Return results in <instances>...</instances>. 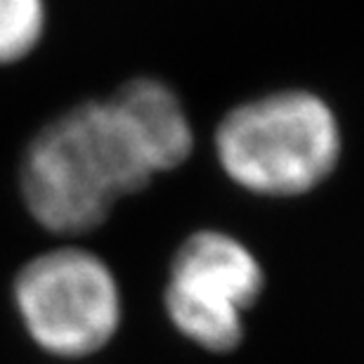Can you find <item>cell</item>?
<instances>
[{"instance_id":"obj_1","label":"cell","mask_w":364,"mask_h":364,"mask_svg":"<svg viewBox=\"0 0 364 364\" xmlns=\"http://www.w3.org/2000/svg\"><path fill=\"white\" fill-rule=\"evenodd\" d=\"M154 171L133 130L109 100H90L48 121L26 144L19 189L26 210L57 237L97 230Z\"/></svg>"},{"instance_id":"obj_2","label":"cell","mask_w":364,"mask_h":364,"mask_svg":"<svg viewBox=\"0 0 364 364\" xmlns=\"http://www.w3.org/2000/svg\"><path fill=\"white\" fill-rule=\"evenodd\" d=\"M343 151L333 109L310 90H277L230 109L215 130L223 173L260 196H301L336 171Z\"/></svg>"},{"instance_id":"obj_3","label":"cell","mask_w":364,"mask_h":364,"mask_svg":"<svg viewBox=\"0 0 364 364\" xmlns=\"http://www.w3.org/2000/svg\"><path fill=\"white\" fill-rule=\"evenodd\" d=\"M12 303L26 336L64 360L100 353L123 319L116 274L81 246H57L26 260L12 282Z\"/></svg>"},{"instance_id":"obj_4","label":"cell","mask_w":364,"mask_h":364,"mask_svg":"<svg viewBox=\"0 0 364 364\" xmlns=\"http://www.w3.org/2000/svg\"><path fill=\"white\" fill-rule=\"evenodd\" d=\"M265 289L253 251L220 230H199L171 260L164 308L171 324L208 353H232L244 341V317Z\"/></svg>"},{"instance_id":"obj_5","label":"cell","mask_w":364,"mask_h":364,"mask_svg":"<svg viewBox=\"0 0 364 364\" xmlns=\"http://www.w3.org/2000/svg\"><path fill=\"white\" fill-rule=\"evenodd\" d=\"M109 102L133 130L154 176L180 168L194 151V128L178 92L159 78H130Z\"/></svg>"},{"instance_id":"obj_6","label":"cell","mask_w":364,"mask_h":364,"mask_svg":"<svg viewBox=\"0 0 364 364\" xmlns=\"http://www.w3.org/2000/svg\"><path fill=\"white\" fill-rule=\"evenodd\" d=\"M46 0H0V67L17 64L41 46Z\"/></svg>"}]
</instances>
